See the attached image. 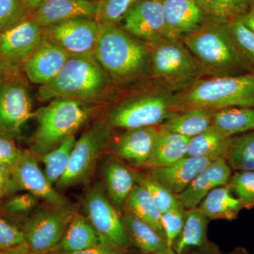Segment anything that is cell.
<instances>
[{
	"instance_id": "obj_1",
	"label": "cell",
	"mask_w": 254,
	"mask_h": 254,
	"mask_svg": "<svg viewBox=\"0 0 254 254\" xmlns=\"http://www.w3.org/2000/svg\"><path fill=\"white\" fill-rule=\"evenodd\" d=\"M108 77L93 55L71 56L56 77L40 87L38 98L41 101L62 98L95 102L108 89Z\"/></svg>"
},
{
	"instance_id": "obj_2",
	"label": "cell",
	"mask_w": 254,
	"mask_h": 254,
	"mask_svg": "<svg viewBox=\"0 0 254 254\" xmlns=\"http://www.w3.org/2000/svg\"><path fill=\"white\" fill-rule=\"evenodd\" d=\"M182 39L203 71L220 76L251 68L237 49L227 25L205 20L198 29Z\"/></svg>"
},
{
	"instance_id": "obj_3",
	"label": "cell",
	"mask_w": 254,
	"mask_h": 254,
	"mask_svg": "<svg viewBox=\"0 0 254 254\" xmlns=\"http://www.w3.org/2000/svg\"><path fill=\"white\" fill-rule=\"evenodd\" d=\"M95 60L110 77L125 81L144 70L150 59L148 45L117 25H103L94 52Z\"/></svg>"
},
{
	"instance_id": "obj_4",
	"label": "cell",
	"mask_w": 254,
	"mask_h": 254,
	"mask_svg": "<svg viewBox=\"0 0 254 254\" xmlns=\"http://www.w3.org/2000/svg\"><path fill=\"white\" fill-rule=\"evenodd\" d=\"M177 100V104L187 110L254 108V73L215 76L195 82Z\"/></svg>"
},
{
	"instance_id": "obj_5",
	"label": "cell",
	"mask_w": 254,
	"mask_h": 254,
	"mask_svg": "<svg viewBox=\"0 0 254 254\" xmlns=\"http://www.w3.org/2000/svg\"><path fill=\"white\" fill-rule=\"evenodd\" d=\"M91 115V108L86 103L62 98L51 100L34 113L38 127L33 136V154L41 157L56 148L74 134Z\"/></svg>"
},
{
	"instance_id": "obj_6",
	"label": "cell",
	"mask_w": 254,
	"mask_h": 254,
	"mask_svg": "<svg viewBox=\"0 0 254 254\" xmlns=\"http://www.w3.org/2000/svg\"><path fill=\"white\" fill-rule=\"evenodd\" d=\"M74 215L68 205L48 204L33 212L23 225L22 231L28 248L34 254L55 250Z\"/></svg>"
},
{
	"instance_id": "obj_7",
	"label": "cell",
	"mask_w": 254,
	"mask_h": 254,
	"mask_svg": "<svg viewBox=\"0 0 254 254\" xmlns=\"http://www.w3.org/2000/svg\"><path fill=\"white\" fill-rule=\"evenodd\" d=\"M110 137L105 124L95 123L76 141L66 173L56 184L65 190L88 181Z\"/></svg>"
},
{
	"instance_id": "obj_8",
	"label": "cell",
	"mask_w": 254,
	"mask_h": 254,
	"mask_svg": "<svg viewBox=\"0 0 254 254\" xmlns=\"http://www.w3.org/2000/svg\"><path fill=\"white\" fill-rule=\"evenodd\" d=\"M83 204L100 244L123 251L130 245L123 219L100 187H92L86 192Z\"/></svg>"
},
{
	"instance_id": "obj_9",
	"label": "cell",
	"mask_w": 254,
	"mask_h": 254,
	"mask_svg": "<svg viewBox=\"0 0 254 254\" xmlns=\"http://www.w3.org/2000/svg\"><path fill=\"white\" fill-rule=\"evenodd\" d=\"M150 60L155 77L170 84L185 83L203 71L181 40H164L155 45Z\"/></svg>"
},
{
	"instance_id": "obj_10",
	"label": "cell",
	"mask_w": 254,
	"mask_h": 254,
	"mask_svg": "<svg viewBox=\"0 0 254 254\" xmlns=\"http://www.w3.org/2000/svg\"><path fill=\"white\" fill-rule=\"evenodd\" d=\"M103 25L95 18H76L43 28V38L71 56L93 55Z\"/></svg>"
},
{
	"instance_id": "obj_11",
	"label": "cell",
	"mask_w": 254,
	"mask_h": 254,
	"mask_svg": "<svg viewBox=\"0 0 254 254\" xmlns=\"http://www.w3.org/2000/svg\"><path fill=\"white\" fill-rule=\"evenodd\" d=\"M171 100L162 95L142 97L124 103L110 114L108 123L117 128L154 127L170 118Z\"/></svg>"
},
{
	"instance_id": "obj_12",
	"label": "cell",
	"mask_w": 254,
	"mask_h": 254,
	"mask_svg": "<svg viewBox=\"0 0 254 254\" xmlns=\"http://www.w3.org/2000/svg\"><path fill=\"white\" fill-rule=\"evenodd\" d=\"M124 29L150 46L165 40L163 1L137 0L127 12Z\"/></svg>"
},
{
	"instance_id": "obj_13",
	"label": "cell",
	"mask_w": 254,
	"mask_h": 254,
	"mask_svg": "<svg viewBox=\"0 0 254 254\" xmlns=\"http://www.w3.org/2000/svg\"><path fill=\"white\" fill-rule=\"evenodd\" d=\"M34 117L31 96L27 88L18 83L0 87V134L9 137L17 134L24 124Z\"/></svg>"
},
{
	"instance_id": "obj_14",
	"label": "cell",
	"mask_w": 254,
	"mask_h": 254,
	"mask_svg": "<svg viewBox=\"0 0 254 254\" xmlns=\"http://www.w3.org/2000/svg\"><path fill=\"white\" fill-rule=\"evenodd\" d=\"M43 40V28L31 18L0 33V60L9 65L23 64Z\"/></svg>"
},
{
	"instance_id": "obj_15",
	"label": "cell",
	"mask_w": 254,
	"mask_h": 254,
	"mask_svg": "<svg viewBox=\"0 0 254 254\" xmlns=\"http://www.w3.org/2000/svg\"><path fill=\"white\" fill-rule=\"evenodd\" d=\"M11 171L17 190H26L48 204L68 205L67 200L48 181L34 154L24 152L18 163L11 168Z\"/></svg>"
},
{
	"instance_id": "obj_16",
	"label": "cell",
	"mask_w": 254,
	"mask_h": 254,
	"mask_svg": "<svg viewBox=\"0 0 254 254\" xmlns=\"http://www.w3.org/2000/svg\"><path fill=\"white\" fill-rule=\"evenodd\" d=\"M70 57L63 48L43 38L23 63V70L30 81L43 86L58 76Z\"/></svg>"
},
{
	"instance_id": "obj_17",
	"label": "cell",
	"mask_w": 254,
	"mask_h": 254,
	"mask_svg": "<svg viewBox=\"0 0 254 254\" xmlns=\"http://www.w3.org/2000/svg\"><path fill=\"white\" fill-rule=\"evenodd\" d=\"M165 40H180L195 31L205 17L196 0H163Z\"/></svg>"
},
{
	"instance_id": "obj_18",
	"label": "cell",
	"mask_w": 254,
	"mask_h": 254,
	"mask_svg": "<svg viewBox=\"0 0 254 254\" xmlns=\"http://www.w3.org/2000/svg\"><path fill=\"white\" fill-rule=\"evenodd\" d=\"M231 178V168L225 159H219L210 164L196 177L186 190L177 195L185 209L198 208L200 202L217 187L225 186Z\"/></svg>"
},
{
	"instance_id": "obj_19",
	"label": "cell",
	"mask_w": 254,
	"mask_h": 254,
	"mask_svg": "<svg viewBox=\"0 0 254 254\" xmlns=\"http://www.w3.org/2000/svg\"><path fill=\"white\" fill-rule=\"evenodd\" d=\"M160 132L161 127L156 126L127 129L117 142L115 153L132 166H146Z\"/></svg>"
},
{
	"instance_id": "obj_20",
	"label": "cell",
	"mask_w": 254,
	"mask_h": 254,
	"mask_svg": "<svg viewBox=\"0 0 254 254\" xmlns=\"http://www.w3.org/2000/svg\"><path fill=\"white\" fill-rule=\"evenodd\" d=\"M96 12V1L49 0L32 14L31 18L43 28L73 18H95Z\"/></svg>"
},
{
	"instance_id": "obj_21",
	"label": "cell",
	"mask_w": 254,
	"mask_h": 254,
	"mask_svg": "<svg viewBox=\"0 0 254 254\" xmlns=\"http://www.w3.org/2000/svg\"><path fill=\"white\" fill-rule=\"evenodd\" d=\"M213 162L205 158L187 156L170 166L153 169L151 176L170 191L178 195Z\"/></svg>"
},
{
	"instance_id": "obj_22",
	"label": "cell",
	"mask_w": 254,
	"mask_h": 254,
	"mask_svg": "<svg viewBox=\"0 0 254 254\" xmlns=\"http://www.w3.org/2000/svg\"><path fill=\"white\" fill-rule=\"evenodd\" d=\"M209 219L198 208L186 212L185 225L173 250L177 254H187L191 251H204L209 247L207 227Z\"/></svg>"
},
{
	"instance_id": "obj_23",
	"label": "cell",
	"mask_w": 254,
	"mask_h": 254,
	"mask_svg": "<svg viewBox=\"0 0 254 254\" xmlns=\"http://www.w3.org/2000/svg\"><path fill=\"white\" fill-rule=\"evenodd\" d=\"M122 219L130 242L143 254H153L168 250L165 237L131 212L124 214Z\"/></svg>"
},
{
	"instance_id": "obj_24",
	"label": "cell",
	"mask_w": 254,
	"mask_h": 254,
	"mask_svg": "<svg viewBox=\"0 0 254 254\" xmlns=\"http://www.w3.org/2000/svg\"><path fill=\"white\" fill-rule=\"evenodd\" d=\"M100 244L99 237L88 218L74 213L56 248L59 253H71L88 250Z\"/></svg>"
},
{
	"instance_id": "obj_25",
	"label": "cell",
	"mask_w": 254,
	"mask_h": 254,
	"mask_svg": "<svg viewBox=\"0 0 254 254\" xmlns=\"http://www.w3.org/2000/svg\"><path fill=\"white\" fill-rule=\"evenodd\" d=\"M214 113V110L205 108H190L170 116L161 127L165 131L190 138L213 126Z\"/></svg>"
},
{
	"instance_id": "obj_26",
	"label": "cell",
	"mask_w": 254,
	"mask_h": 254,
	"mask_svg": "<svg viewBox=\"0 0 254 254\" xmlns=\"http://www.w3.org/2000/svg\"><path fill=\"white\" fill-rule=\"evenodd\" d=\"M190 138L167 131L161 127L151 157L146 166L152 169L170 166L187 156Z\"/></svg>"
},
{
	"instance_id": "obj_27",
	"label": "cell",
	"mask_w": 254,
	"mask_h": 254,
	"mask_svg": "<svg viewBox=\"0 0 254 254\" xmlns=\"http://www.w3.org/2000/svg\"><path fill=\"white\" fill-rule=\"evenodd\" d=\"M197 208L210 220L231 221L238 217L243 206L240 200L232 195L231 190L225 185L209 192Z\"/></svg>"
},
{
	"instance_id": "obj_28",
	"label": "cell",
	"mask_w": 254,
	"mask_h": 254,
	"mask_svg": "<svg viewBox=\"0 0 254 254\" xmlns=\"http://www.w3.org/2000/svg\"><path fill=\"white\" fill-rule=\"evenodd\" d=\"M104 179L110 201L115 206H123L136 187L134 174L123 163L112 160L105 165Z\"/></svg>"
},
{
	"instance_id": "obj_29",
	"label": "cell",
	"mask_w": 254,
	"mask_h": 254,
	"mask_svg": "<svg viewBox=\"0 0 254 254\" xmlns=\"http://www.w3.org/2000/svg\"><path fill=\"white\" fill-rule=\"evenodd\" d=\"M230 137L213 126L190 138L187 156L200 157L215 161L226 158Z\"/></svg>"
},
{
	"instance_id": "obj_30",
	"label": "cell",
	"mask_w": 254,
	"mask_h": 254,
	"mask_svg": "<svg viewBox=\"0 0 254 254\" xmlns=\"http://www.w3.org/2000/svg\"><path fill=\"white\" fill-rule=\"evenodd\" d=\"M213 127L228 137L254 131V108H228L215 110Z\"/></svg>"
},
{
	"instance_id": "obj_31",
	"label": "cell",
	"mask_w": 254,
	"mask_h": 254,
	"mask_svg": "<svg viewBox=\"0 0 254 254\" xmlns=\"http://www.w3.org/2000/svg\"><path fill=\"white\" fill-rule=\"evenodd\" d=\"M205 20L227 25L240 20L250 9V0H196Z\"/></svg>"
},
{
	"instance_id": "obj_32",
	"label": "cell",
	"mask_w": 254,
	"mask_h": 254,
	"mask_svg": "<svg viewBox=\"0 0 254 254\" xmlns=\"http://www.w3.org/2000/svg\"><path fill=\"white\" fill-rule=\"evenodd\" d=\"M126 203L128 211L146 222L164 237L161 211L144 187L136 184Z\"/></svg>"
},
{
	"instance_id": "obj_33",
	"label": "cell",
	"mask_w": 254,
	"mask_h": 254,
	"mask_svg": "<svg viewBox=\"0 0 254 254\" xmlns=\"http://www.w3.org/2000/svg\"><path fill=\"white\" fill-rule=\"evenodd\" d=\"M225 160L237 171H254V131L230 137Z\"/></svg>"
},
{
	"instance_id": "obj_34",
	"label": "cell",
	"mask_w": 254,
	"mask_h": 254,
	"mask_svg": "<svg viewBox=\"0 0 254 254\" xmlns=\"http://www.w3.org/2000/svg\"><path fill=\"white\" fill-rule=\"evenodd\" d=\"M74 135L66 138L56 148L41 156L44 164V173L51 185H56L66 173L75 143Z\"/></svg>"
},
{
	"instance_id": "obj_35",
	"label": "cell",
	"mask_w": 254,
	"mask_h": 254,
	"mask_svg": "<svg viewBox=\"0 0 254 254\" xmlns=\"http://www.w3.org/2000/svg\"><path fill=\"white\" fill-rule=\"evenodd\" d=\"M134 174L136 184L144 187L161 213L182 207L177 195L159 183L151 175Z\"/></svg>"
},
{
	"instance_id": "obj_36",
	"label": "cell",
	"mask_w": 254,
	"mask_h": 254,
	"mask_svg": "<svg viewBox=\"0 0 254 254\" xmlns=\"http://www.w3.org/2000/svg\"><path fill=\"white\" fill-rule=\"evenodd\" d=\"M137 0H97L95 19L102 25H117Z\"/></svg>"
},
{
	"instance_id": "obj_37",
	"label": "cell",
	"mask_w": 254,
	"mask_h": 254,
	"mask_svg": "<svg viewBox=\"0 0 254 254\" xmlns=\"http://www.w3.org/2000/svg\"><path fill=\"white\" fill-rule=\"evenodd\" d=\"M227 187L237 195L243 208L254 207V171L238 172L231 177Z\"/></svg>"
},
{
	"instance_id": "obj_38",
	"label": "cell",
	"mask_w": 254,
	"mask_h": 254,
	"mask_svg": "<svg viewBox=\"0 0 254 254\" xmlns=\"http://www.w3.org/2000/svg\"><path fill=\"white\" fill-rule=\"evenodd\" d=\"M227 26L241 55L254 68V32L240 20L229 23Z\"/></svg>"
},
{
	"instance_id": "obj_39",
	"label": "cell",
	"mask_w": 254,
	"mask_h": 254,
	"mask_svg": "<svg viewBox=\"0 0 254 254\" xmlns=\"http://www.w3.org/2000/svg\"><path fill=\"white\" fill-rule=\"evenodd\" d=\"M30 14L23 0H0V32L28 19Z\"/></svg>"
},
{
	"instance_id": "obj_40",
	"label": "cell",
	"mask_w": 254,
	"mask_h": 254,
	"mask_svg": "<svg viewBox=\"0 0 254 254\" xmlns=\"http://www.w3.org/2000/svg\"><path fill=\"white\" fill-rule=\"evenodd\" d=\"M186 212L183 207L162 213L161 225L168 249H173L185 225Z\"/></svg>"
},
{
	"instance_id": "obj_41",
	"label": "cell",
	"mask_w": 254,
	"mask_h": 254,
	"mask_svg": "<svg viewBox=\"0 0 254 254\" xmlns=\"http://www.w3.org/2000/svg\"><path fill=\"white\" fill-rule=\"evenodd\" d=\"M39 198L29 192L11 195L0 206L1 211L10 216H20L31 213L38 204Z\"/></svg>"
},
{
	"instance_id": "obj_42",
	"label": "cell",
	"mask_w": 254,
	"mask_h": 254,
	"mask_svg": "<svg viewBox=\"0 0 254 254\" xmlns=\"http://www.w3.org/2000/svg\"><path fill=\"white\" fill-rule=\"evenodd\" d=\"M26 243L22 230L0 216V251H6Z\"/></svg>"
},
{
	"instance_id": "obj_43",
	"label": "cell",
	"mask_w": 254,
	"mask_h": 254,
	"mask_svg": "<svg viewBox=\"0 0 254 254\" xmlns=\"http://www.w3.org/2000/svg\"><path fill=\"white\" fill-rule=\"evenodd\" d=\"M23 153L9 138L0 135V165L13 168Z\"/></svg>"
},
{
	"instance_id": "obj_44",
	"label": "cell",
	"mask_w": 254,
	"mask_h": 254,
	"mask_svg": "<svg viewBox=\"0 0 254 254\" xmlns=\"http://www.w3.org/2000/svg\"><path fill=\"white\" fill-rule=\"evenodd\" d=\"M16 191L18 190L13 179L11 168L0 165V201Z\"/></svg>"
},
{
	"instance_id": "obj_45",
	"label": "cell",
	"mask_w": 254,
	"mask_h": 254,
	"mask_svg": "<svg viewBox=\"0 0 254 254\" xmlns=\"http://www.w3.org/2000/svg\"><path fill=\"white\" fill-rule=\"evenodd\" d=\"M58 254H124L123 251L104 245L95 246L88 250L71 253H58Z\"/></svg>"
},
{
	"instance_id": "obj_46",
	"label": "cell",
	"mask_w": 254,
	"mask_h": 254,
	"mask_svg": "<svg viewBox=\"0 0 254 254\" xmlns=\"http://www.w3.org/2000/svg\"><path fill=\"white\" fill-rule=\"evenodd\" d=\"M240 20L245 26L254 32V5H251L250 9Z\"/></svg>"
},
{
	"instance_id": "obj_47",
	"label": "cell",
	"mask_w": 254,
	"mask_h": 254,
	"mask_svg": "<svg viewBox=\"0 0 254 254\" xmlns=\"http://www.w3.org/2000/svg\"><path fill=\"white\" fill-rule=\"evenodd\" d=\"M2 254H34L28 248L26 243L17 246L14 248L9 249L6 251H2Z\"/></svg>"
},
{
	"instance_id": "obj_48",
	"label": "cell",
	"mask_w": 254,
	"mask_h": 254,
	"mask_svg": "<svg viewBox=\"0 0 254 254\" xmlns=\"http://www.w3.org/2000/svg\"><path fill=\"white\" fill-rule=\"evenodd\" d=\"M49 0H23V3L26 5L28 9L33 14L38 8L41 7L42 5L46 3Z\"/></svg>"
},
{
	"instance_id": "obj_49",
	"label": "cell",
	"mask_w": 254,
	"mask_h": 254,
	"mask_svg": "<svg viewBox=\"0 0 254 254\" xmlns=\"http://www.w3.org/2000/svg\"><path fill=\"white\" fill-rule=\"evenodd\" d=\"M227 254H249L248 252L245 250V248H241V247H239V248L235 249L232 251V252H230V253Z\"/></svg>"
},
{
	"instance_id": "obj_50",
	"label": "cell",
	"mask_w": 254,
	"mask_h": 254,
	"mask_svg": "<svg viewBox=\"0 0 254 254\" xmlns=\"http://www.w3.org/2000/svg\"><path fill=\"white\" fill-rule=\"evenodd\" d=\"M153 254H177L173 249H168V250H164L163 252H158Z\"/></svg>"
},
{
	"instance_id": "obj_51",
	"label": "cell",
	"mask_w": 254,
	"mask_h": 254,
	"mask_svg": "<svg viewBox=\"0 0 254 254\" xmlns=\"http://www.w3.org/2000/svg\"><path fill=\"white\" fill-rule=\"evenodd\" d=\"M251 5H254V0H250Z\"/></svg>"
},
{
	"instance_id": "obj_52",
	"label": "cell",
	"mask_w": 254,
	"mask_h": 254,
	"mask_svg": "<svg viewBox=\"0 0 254 254\" xmlns=\"http://www.w3.org/2000/svg\"><path fill=\"white\" fill-rule=\"evenodd\" d=\"M87 1H96L97 0H87Z\"/></svg>"
},
{
	"instance_id": "obj_53",
	"label": "cell",
	"mask_w": 254,
	"mask_h": 254,
	"mask_svg": "<svg viewBox=\"0 0 254 254\" xmlns=\"http://www.w3.org/2000/svg\"><path fill=\"white\" fill-rule=\"evenodd\" d=\"M1 63H0V71H1Z\"/></svg>"
},
{
	"instance_id": "obj_54",
	"label": "cell",
	"mask_w": 254,
	"mask_h": 254,
	"mask_svg": "<svg viewBox=\"0 0 254 254\" xmlns=\"http://www.w3.org/2000/svg\"><path fill=\"white\" fill-rule=\"evenodd\" d=\"M0 254H2V251H0Z\"/></svg>"
},
{
	"instance_id": "obj_55",
	"label": "cell",
	"mask_w": 254,
	"mask_h": 254,
	"mask_svg": "<svg viewBox=\"0 0 254 254\" xmlns=\"http://www.w3.org/2000/svg\"><path fill=\"white\" fill-rule=\"evenodd\" d=\"M160 1H163V0H160Z\"/></svg>"
}]
</instances>
